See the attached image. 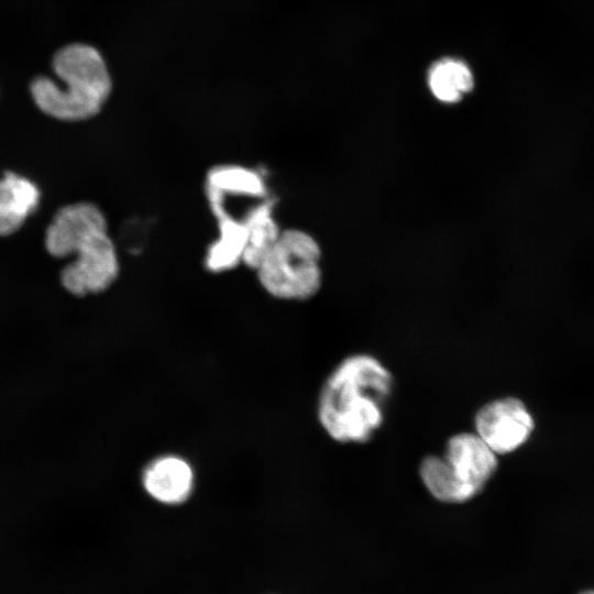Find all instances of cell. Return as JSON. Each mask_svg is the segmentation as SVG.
<instances>
[{"label":"cell","instance_id":"obj_1","mask_svg":"<svg viewBox=\"0 0 594 594\" xmlns=\"http://www.w3.org/2000/svg\"><path fill=\"white\" fill-rule=\"evenodd\" d=\"M388 370L369 354L343 359L324 380L317 400V418L334 441L365 442L381 427L392 391Z\"/></svg>","mask_w":594,"mask_h":594},{"label":"cell","instance_id":"obj_2","mask_svg":"<svg viewBox=\"0 0 594 594\" xmlns=\"http://www.w3.org/2000/svg\"><path fill=\"white\" fill-rule=\"evenodd\" d=\"M53 68L64 88L46 77L35 78L30 87L44 113L63 121H81L100 112L111 92V78L96 48L67 45L54 55Z\"/></svg>","mask_w":594,"mask_h":594},{"label":"cell","instance_id":"obj_3","mask_svg":"<svg viewBox=\"0 0 594 594\" xmlns=\"http://www.w3.org/2000/svg\"><path fill=\"white\" fill-rule=\"evenodd\" d=\"M497 465V454L476 433L462 432L448 440L442 457L425 458L419 474L435 498L462 503L484 488Z\"/></svg>","mask_w":594,"mask_h":594},{"label":"cell","instance_id":"obj_4","mask_svg":"<svg viewBox=\"0 0 594 594\" xmlns=\"http://www.w3.org/2000/svg\"><path fill=\"white\" fill-rule=\"evenodd\" d=\"M321 250L308 232L282 229L253 271L262 289L272 298L302 301L321 287Z\"/></svg>","mask_w":594,"mask_h":594},{"label":"cell","instance_id":"obj_5","mask_svg":"<svg viewBox=\"0 0 594 594\" xmlns=\"http://www.w3.org/2000/svg\"><path fill=\"white\" fill-rule=\"evenodd\" d=\"M75 258L61 273L63 287L85 297L109 289L120 273L117 248L108 228L87 237L75 250Z\"/></svg>","mask_w":594,"mask_h":594},{"label":"cell","instance_id":"obj_6","mask_svg":"<svg viewBox=\"0 0 594 594\" xmlns=\"http://www.w3.org/2000/svg\"><path fill=\"white\" fill-rule=\"evenodd\" d=\"M476 435L496 454H507L522 447L534 433L535 418L526 404L504 397L484 405L475 416Z\"/></svg>","mask_w":594,"mask_h":594},{"label":"cell","instance_id":"obj_7","mask_svg":"<svg viewBox=\"0 0 594 594\" xmlns=\"http://www.w3.org/2000/svg\"><path fill=\"white\" fill-rule=\"evenodd\" d=\"M140 485L151 501L166 507H178L189 502L196 492V468L178 452H163L142 466Z\"/></svg>","mask_w":594,"mask_h":594},{"label":"cell","instance_id":"obj_8","mask_svg":"<svg viewBox=\"0 0 594 594\" xmlns=\"http://www.w3.org/2000/svg\"><path fill=\"white\" fill-rule=\"evenodd\" d=\"M108 228L102 210L80 201L61 208L45 232V249L53 257L72 256L76 248L94 232Z\"/></svg>","mask_w":594,"mask_h":594},{"label":"cell","instance_id":"obj_9","mask_svg":"<svg viewBox=\"0 0 594 594\" xmlns=\"http://www.w3.org/2000/svg\"><path fill=\"white\" fill-rule=\"evenodd\" d=\"M41 193L29 178L6 172L0 178V237L15 233L36 210Z\"/></svg>","mask_w":594,"mask_h":594},{"label":"cell","instance_id":"obj_10","mask_svg":"<svg viewBox=\"0 0 594 594\" xmlns=\"http://www.w3.org/2000/svg\"><path fill=\"white\" fill-rule=\"evenodd\" d=\"M427 85L432 96L443 103H457L474 88V75L462 59L442 57L427 72Z\"/></svg>","mask_w":594,"mask_h":594},{"label":"cell","instance_id":"obj_11","mask_svg":"<svg viewBox=\"0 0 594 594\" xmlns=\"http://www.w3.org/2000/svg\"><path fill=\"white\" fill-rule=\"evenodd\" d=\"M268 211L263 209L252 219L246 228L242 243L241 257L252 270L271 248L279 231Z\"/></svg>","mask_w":594,"mask_h":594},{"label":"cell","instance_id":"obj_12","mask_svg":"<svg viewBox=\"0 0 594 594\" xmlns=\"http://www.w3.org/2000/svg\"><path fill=\"white\" fill-rule=\"evenodd\" d=\"M582 594H594V591H586V592H583Z\"/></svg>","mask_w":594,"mask_h":594}]
</instances>
